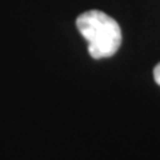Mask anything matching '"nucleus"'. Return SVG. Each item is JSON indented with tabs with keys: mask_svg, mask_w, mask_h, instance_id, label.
<instances>
[{
	"mask_svg": "<svg viewBox=\"0 0 160 160\" xmlns=\"http://www.w3.org/2000/svg\"><path fill=\"white\" fill-rule=\"evenodd\" d=\"M76 27L88 42V52L93 59L112 56L122 44V29L118 22L98 9L80 15Z\"/></svg>",
	"mask_w": 160,
	"mask_h": 160,
	"instance_id": "1",
	"label": "nucleus"
},
{
	"mask_svg": "<svg viewBox=\"0 0 160 160\" xmlns=\"http://www.w3.org/2000/svg\"><path fill=\"white\" fill-rule=\"evenodd\" d=\"M153 79L158 86H160V63L156 64V67L153 68Z\"/></svg>",
	"mask_w": 160,
	"mask_h": 160,
	"instance_id": "2",
	"label": "nucleus"
}]
</instances>
